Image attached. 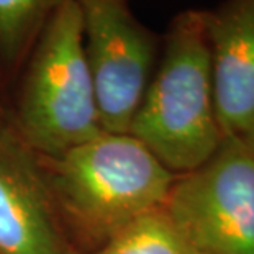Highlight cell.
<instances>
[{
  "label": "cell",
  "mask_w": 254,
  "mask_h": 254,
  "mask_svg": "<svg viewBox=\"0 0 254 254\" xmlns=\"http://www.w3.org/2000/svg\"><path fill=\"white\" fill-rule=\"evenodd\" d=\"M163 207L197 254H254V148L223 139L177 176Z\"/></svg>",
  "instance_id": "277c9868"
},
{
  "label": "cell",
  "mask_w": 254,
  "mask_h": 254,
  "mask_svg": "<svg viewBox=\"0 0 254 254\" xmlns=\"http://www.w3.org/2000/svg\"><path fill=\"white\" fill-rule=\"evenodd\" d=\"M38 163L66 236L85 253L163 207L177 179L134 136L107 131Z\"/></svg>",
  "instance_id": "6da1fadb"
},
{
  "label": "cell",
  "mask_w": 254,
  "mask_h": 254,
  "mask_svg": "<svg viewBox=\"0 0 254 254\" xmlns=\"http://www.w3.org/2000/svg\"><path fill=\"white\" fill-rule=\"evenodd\" d=\"M79 254H197L164 207L141 215L104 246Z\"/></svg>",
  "instance_id": "ba28073f"
},
{
  "label": "cell",
  "mask_w": 254,
  "mask_h": 254,
  "mask_svg": "<svg viewBox=\"0 0 254 254\" xmlns=\"http://www.w3.org/2000/svg\"><path fill=\"white\" fill-rule=\"evenodd\" d=\"M64 0H0V58L15 63Z\"/></svg>",
  "instance_id": "9c48e42d"
},
{
  "label": "cell",
  "mask_w": 254,
  "mask_h": 254,
  "mask_svg": "<svg viewBox=\"0 0 254 254\" xmlns=\"http://www.w3.org/2000/svg\"><path fill=\"white\" fill-rule=\"evenodd\" d=\"M205 18L221 136L254 148V0H226Z\"/></svg>",
  "instance_id": "52a82bcc"
},
{
  "label": "cell",
  "mask_w": 254,
  "mask_h": 254,
  "mask_svg": "<svg viewBox=\"0 0 254 254\" xmlns=\"http://www.w3.org/2000/svg\"><path fill=\"white\" fill-rule=\"evenodd\" d=\"M0 254H79L51 202L38 156L0 120Z\"/></svg>",
  "instance_id": "8992f818"
},
{
  "label": "cell",
  "mask_w": 254,
  "mask_h": 254,
  "mask_svg": "<svg viewBox=\"0 0 254 254\" xmlns=\"http://www.w3.org/2000/svg\"><path fill=\"white\" fill-rule=\"evenodd\" d=\"M84 51L104 131L129 134L148 89L156 43L139 23L129 0H77Z\"/></svg>",
  "instance_id": "5b68a950"
},
{
  "label": "cell",
  "mask_w": 254,
  "mask_h": 254,
  "mask_svg": "<svg viewBox=\"0 0 254 254\" xmlns=\"http://www.w3.org/2000/svg\"><path fill=\"white\" fill-rule=\"evenodd\" d=\"M129 134L177 176L203 166L223 143L215 113L205 12L187 10L171 23L163 59Z\"/></svg>",
  "instance_id": "7a4b0ae2"
},
{
  "label": "cell",
  "mask_w": 254,
  "mask_h": 254,
  "mask_svg": "<svg viewBox=\"0 0 254 254\" xmlns=\"http://www.w3.org/2000/svg\"><path fill=\"white\" fill-rule=\"evenodd\" d=\"M13 127L35 154L46 158L104 133L77 0H64L41 28Z\"/></svg>",
  "instance_id": "3957f363"
}]
</instances>
